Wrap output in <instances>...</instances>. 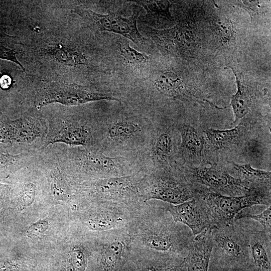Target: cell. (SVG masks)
I'll list each match as a JSON object with an SVG mask.
<instances>
[{
	"instance_id": "8",
	"label": "cell",
	"mask_w": 271,
	"mask_h": 271,
	"mask_svg": "<svg viewBox=\"0 0 271 271\" xmlns=\"http://www.w3.org/2000/svg\"><path fill=\"white\" fill-rule=\"evenodd\" d=\"M100 100L119 101L112 96L76 83L42 81L36 89L34 105L35 108L39 110L51 104L72 106Z\"/></svg>"
},
{
	"instance_id": "22",
	"label": "cell",
	"mask_w": 271,
	"mask_h": 271,
	"mask_svg": "<svg viewBox=\"0 0 271 271\" xmlns=\"http://www.w3.org/2000/svg\"><path fill=\"white\" fill-rule=\"evenodd\" d=\"M132 2L143 7L147 12L143 21L148 24L154 25L163 19H170L169 9L170 6L168 1H136Z\"/></svg>"
},
{
	"instance_id": "23",
	"label": "cell",
	"mask_w": 271,
	"mask_h": 271,
	"mask_svg": "<svg viewBox=\"0 0 271 271\" xmlns=\"http://www.w3.org/2000/svg\"><path fill=\"white\" fill-rule=\"evenodd\" d=\"M137 122L121 119L112 122L107 128V137L114 142H124L135 136L140 131Z\"/></svg>"
},
{
	"instance_id": "33",
	"label": "cell",
	"mask_w": 271,
	"mask_h": 271,
	"mask_svg": "<svg viewBox=\"0 0 271 271\" xmlns=\"http://www.w3.org/2000/svg\"><path fill=\"white\" fill-rule=\"evenodd\" d=\"M49 224L46 220H39L31 225L27 231V236L30 238L38 237L47 231Z\"/></svg>"
},
{
	"instance_id": "37",
	"label": "cell",
	"mask_w": 271,
	"mask_h": 271,
	"mask_svg": "<svg viewBox=\"0 0 271 271\" xmlns=\"http://www.w3.org/2000/svg\"><path fill=\"white\" fill-rule=\"evenodd\" d=\"M12 83V79L8 75H4L0 78V86L3 89L8 88Z\"/></svg>"
},
{
	"instance_id": "27",
	"label": "cell",
	"mask_w": 271,
	"mask_h": 271,
	"mask_svg": "<svg viewBox=\"0 0 271 271\" xmlns=\"http://www.w3.org/2000/svg\"><path fill=\"white\" fill-rule=\"evenodd\" d=\"M234 168L243 179L253 185L270 184V172L253 168L250 164H233Z\"/></svg>"
},
{
	"instance_id": "12",
	"label": "cell",
	"mask_w": 271,
	"mask_h": 271,
	"mask_svg": "<svg viewBox=\"0 0 271 271\" xmlns=\"http://www.w3.org/2000/svg\"><path fill=\"white\" fill-rule=\"evenodd\" d=\"M133 10L132 15L127 18L113 13L99 14L81 6L75 7L72 12L80 17L92 29L120 34L137 45H141L145 43L146 39L137 28L140 10L138 8Z\"/></svg>"
},
{
	"instance_id": "19",
	"label": "cell",
	"mask_w": 271,
	"mask_h": 271,
	"mask_svg": "<svg viewBox=\"0 0 271 271\" xmlns=\"http://www.w3.org/2000/svg\"><path fill=\"white\" fill-rule=\"evenodd\" d=\"M43 53L54 58L63 65L74 67L86 64L87 57L80 51L62 44H57L43 49Z\"/></svg>"
},
{
	"instance_id": "24",
	"label": "cell",
	"mask_w": 271,
	"mask_h": 271,
	"mask_svg": "<svg viewBox=\"0 0 271 271\" xmlns=\"http://www.w3.org/2000/svg\"><path fill=\"white\" fill-rule=\"evenodd\" d=\"M237 90L231 98V105L235 119L243 118L249 112L251 104V98L249 90L242 84L236 75Z\"/></svg>"
},
{
	"instance_id": "11",
	"label": "cell",
	"mask_w": 271,
	"mask_h": 271,
	"mask_svg": "<svg viewBox=\"0 0 271 271\" xmlns=\"http://www.w3.org/2000/svg\"><path fill=\"white\" fill-rule=\"evenodd\" d=\"M43 115L48 125L45 148L55 144L72 147H90L94 144L95 131L90 122L72 116Z\"/></svg>"
},
{
	"instance_id": "16",
	"label": "cell",
	"mask_w": 271,
	"mask_h": 271,
	"mask_svg": "<svg viewBox=\"0 0 271 271\" xmlns=\"http://www.w3.org/2000/svg\"><path fill=\"white\" fill-rule=\"evenodd\" d=\"M213 246L210 228L194 236L185 258L186 271H209Z\"/></svg>"
},
{
	"instance_id": "14",
	"label": "cell",
	"mask_w": 271,
	"mask_h": 271,
	"mask_svg": "<svg viewBox=\"0 0 271 271\" xmlns=\"http://www.w3.org/2000/svg\"><path fill=\"white\" fill-rule=\"evenodd\" d=\"M193 177L198 182L208 187L209 190L227 196L244 195L251 186L247 180L233 177L225 171L213 167L196 169Z\"/></svg>"
},
{
	"instance_id": "25",
	"label": "cell",
	"mask_w": 271,
	"mask_h": 271,
	"mask_svg": "<svg viewBox=\"0 0 271 271\" xmlns=\"http://www.w3.org/2000/svg\"><path fill=\"white\" fill-rule=\"evenodd\" d=\"M117 49L120 56L128 65L134 69H141L148 61V57L131 47L126 41H119Z\"/></svg>"
},
{
	"instance_id": "32",
	"label": "cell",
	"mask_w": 271,
	"mask_h": 271,
	"mask_svg": "<svg viewBox=\"0 0 271 271\" xmlns=\"http://www.w3.org/2000/svg\"><path fill=\"white\" fill-rule=\"evenodd\" d=\"M216 30L218 36L223 42L229 41L233 36L232 24L229 20L219 22Z\"/></svg>"
},
{
	"instance_id": "15",
	"label": "cell",
	"mask_w": 271,
	"mask_h": 271,
	"mask_svg": "<svg viewBox=\"0 0 271 271\" xmlns=\"http://www.w3.org/2000/svg\"><path fill=\"white\" fill-rule=\"evenodd\" d=\"M178 257L130 245L116 271H162Z\"/></svg>"
},
{
	"instance_id": "4",
	"label": "cell",
	"mask_w": 271,
	"mask_h": 271,
	"mask_svg": "<svg viewBox=\"0 0 271 271\" xmlns=\"http://www.w3.org/2000/svg\"><path fill=\"white\" fill-rule=\"evenodd\" d=\"M197 196L208 210L212 227L232 224L237 214L245 208L256 205L268 206L271 204L270 187L262 185L251 186L245 194L240 196H227L201 190H198Z\"/></svg>"
},
{
	"instance_id": "30",
	"label": "cell",
	"mask_w": 271,
	"mask_h": 271,
	"mask_svg": "<svg viewBox=\"0 0 271 271\" xmlns=\"http://www.w3.org/2000/svg\"><path fill=\"white\" fill-rule=\"evenodd\" d=\"M240 219H250L257 222L262 226L263 230L271 235L270 205L268 206L262 212L256 214L242 212L241 211L237 214L235 220Z\"/></svg>"
},
{
	"instance_id": "13",
	"label": "cell",
	"mask_w": 271,
	"mask_h": 271,
	"mask_svg": "<svg viewBox=\"0 0 271 271\" xmlns=\"http://www.w3.org/2000/svg\"><path fill=\"white\" fill-rule=\"evenodd\" d=\"M165 204L174 221L187 227L194 236L212 227L208 210L198 196L180 204Z\"/></svg>"
},
{
	"instance_id": "18",
	"label": "cell",
	"mask_w": 271,
	"mask_h": 271,
	"mask_svg": "<svg viewBox=\"0 0 271 271\" xmlns=\"http://www.w3.org/2000/svg\"><path fill=\"white\" fill-rule=\"evenodd\" d=\"M181 138V149L185 156L196 159L203 152L205 141L198 131L189 124H181L178 127Z\"/></svg>"
},
{
	"instance_id": "6",
	"label": "cell",
	"mask_w": 271,
	"mask_h": 271,
	"mask_svg": "<svg viewBox=\"0 0 271 271\" xmlns=\"http://www.w3.org/2000/svg\"><path fill=\"white\" fill-rule=\"evenodd\" d=\"M143 175L113 177L83 182L79 192L89 201H104L137 206L144 202L140 185Z\"/></svg>"
},
{
	"instance_id": "7",
	"label": "cell",
	"mask_w": 271,
	"mask_h": 271,
	"mask_svg": "<svg viewBox=\"0 0 271 271\" xmlns=\"http://www.w3.org/2000/svg\"><path fill=\"white\" fill-rule=\"evenodd\" d=\"M140 191L144 202L158 200L174 205L194 199L197 194V190L192 189L183 176L167 170L143 175Z\"/></svg>"
},
{
	"instance_id": "9",
	"label": "cell",
	"mask_w": 271,
	"mask_h": 271,
	"mask_svg": "<svg viewBox=\"0 0 271 271\" xmlns=\"http://www.w3.org/2000/svg\"><path fill=\"white\" fill-rule=\"evenodd\" d=\"M142 204L131 206L119 203L90 201V205L81 214L80 220L85 229L92 232L126 228Z\"/></svg>"
},
{
	"instance_id": "3",
	"label": "cell",
	"mask_w": 271,
	"mask_h": 271,
	"mask_svg": "<svg viewBox=\"0 0 271 271\" xmlns=\"http://www.w3.org/2000/svg\"><path fill=\"white\" fill-rule=\"evenodd\" d=\"M239 221L210 228L213 245L210 262L220 271H253L250 250L252 228H245Z\"/></svg>"
},
{
	"instance_id": "34",
	"label": "cell",
	"mask_w": 271,
	"mask_h": 271,
	"mask_svg": "<svg viewBox=\"0 0 271 271\" xmlns=\"http://www.w3.org/2000/svg\"><path fill=\"white\" fill-rule=\"evenodd\" d=\"M17 54V52L14 50L7 48L0 43V59L12 61L19 65L22 70L24 71L25 69L18 60L16 57Z\"/></svg>"
},
{
	"instance_id": "35",
	"label": "cell",
	"mask_w": 271,
	"mask_h": 271,
	"mask_svg": "<svg viewBox=\"0 0 271 271\" xmlns=\"http://www.w3.org/2000/svg\"><path fill=\"white\" fill-rule=\"evenodd\" d=\"M26 267L21 263L15 261L1 260L0 271H23Z\"/></svg>"
},
{
	"instance_id": "28",
	"label": "cell",
	"mask_w": 271,
	"mask_h": 271,
	"mask_svg": "<svg viewBox=\"0 0 271 271\" xmlns=\"http://www.w3.org/2000/svg\"><path fill=\"white\" fill-rule=\"evenodd\" d=\"M87 264V251L81 245H73L69 254V271H85Z\"/></svg>"
},
{
	"instance_id": "26",
	"label": "cell",
	"mask_w": 271,
	"mask_h": 271,
	"mask_svg": "<svg viewBox=\"0 0 271 271\" xmlns=\"http://www.w3.org/2000/svg\"><path fill=\"white\" fill-rule=\"evenodd\" d=\"M153 154L158 160L164 161L169 159L173 151V140L171 134L167 130L160 131L153 143Z\"/></svg>"
},
{
	"instance_id": "21",
	"label": "cell",
	"mask_w": 271,
	"mask_h": 271,
	"mask_svg": "<svg viewBox=\"0 0 271 271\" xmlns=\"http://www.w3.org/2000/svg\"><path fill=\"white\" fill-rule=\"evenodd\" d=\"M245 131V127L239 123L228 129H209L206 131L210 143L216 148L222 147L238 142Z\"/></svg>"
},
{
	"instance_id": "29",
	"label": "cell",
	"mask_w": 271,
	"mask_h": 271,
	"mask_svg": "<svg viewBox=\"0 0 271 271\" xmlns=\"http://www.w3.org/2000/svg\"><path fill=\"white\" fill-rule=\"evenodd\" d=\"M37 189V184L33 181L28 180L22 183L18 196V204L20 211L33 204L36 198Z\"/></svg>"
},
{
	"instance_id": "5",
	"label": "cell",
	"mask_w": 271,
	"mask_h": 271,
	"mask_svg": "<svg viewBox=\"0 0 271 271\" xmlns=\"http://www.w3.org/2000/svg\"><path fill=\"white\" fill-rule=\"evenodd\" d=\"M38 110L28 109L16 119L0 121V138L14 144L19 154H37L45 148L48 125Z\"/></svg>"
},
{
	"instance_id": "36",
	"label": "cell",
	"mask_w": 271,
	"mask_h": 271,
	"mask_svg": "<svg viewBox=\"0 0 271 271\" xmlns=\"http://www.w3.org/2000/svg\"><path fill=\"white\" fill-rule=\"evenodd\" d=\"M185 258L178 257L175 259L162 271H186Z\"/></svg>"
},
{
	"instance_id": "31",
	"label": "cell",
	"mask_w": 271,
	"mask_h": 271,
	"mask_svg": "<svg viewBox=\"0 0 271 271\" xmlns=\"http://www.w3.org/2000/svg\"><path fill=\"white\" fill-rule=\"evenodd\" d=\"M245 155L252 162H257L261 159L263 150L261 144L256 140L248 141L244 149Z\"/></svg>"
},
{
	"instance_id": "17",
	"label": "cell",
	"mask_w": 271,
	"mask_h": 271,
	"mask_svg": "<svg viewBox=\"0 0 271 271\" xmlns=\"http://www.w3.org/2000/svg\"><path fill=\"white\" fill-rule=\"evenodd\" d=\"M270 238L263 229L252 228L250 250L253 271H271Z\"/></svg>"
},
{
	"instance_id": "10",
	"label": "cell",
	"mask_w": 271,
	"mask_h": 271,
	"mask_svg": "<svg viewBox=\"0 0 271 271\" xmlns=\"http://www.w3.org/2000/svg\"><path fill=\"white\" fill-rule=\"evenodd\" d=\"M94 233L92 271H116L130 246L127 227Z\"/></svg>"
},
{
	"instance_id": "1",
	"label": "cell",
	"mask_w": 271,
	"mask_h": 271,
	"mask_svg": "<svg viewBox=\"0 0 271 271\" xmlns=\"http://www.w3.org/2000/svg\"><path fill=\"white\" fill-rule=\"evenodd\" d=\"M155 201L143 203L127 227L130 245L185 258L194 236L174 221L164 202Z\"/></svg>"
},
{
	"instance_id": "2",
	"label": "cell",
	"mask_w": 271,
	"mask_h": 271,
	"mask_svg": "<svg viewBox=\"0 0 271 271\" xmlns=\"http://www.w3.org/2000/svg\"><path fill=\"white\" fill-rule=\"evenodd\" d=\"M64 173L76 180L86 182L134 174L118 160L89 147H72L63 144L50 145Z\"/></svg>"
},
{
	"instance_id": "20",
	"label": "cell",
	"mask_w": 271,
	"mask_h": 271,
	"mask_svg": "<svg viewBox=\"0 0 271 271\" xmlns=\"http://www.w3.org/2000/svg\"><path fill=\"white\" fill-rule=\"evenodd\" d=\"M154 86L161 94L174 98L182 97L186 91L182 79L171 71L160 75L155 80Z\"/></svg>"
}]
</instances>
